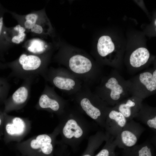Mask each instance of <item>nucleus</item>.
Wrapping results in <instances>:
<instances>
[{"mask_svg": "<svg viewBox=\"0 0 156 156\" xmlns=\"http://www.w3.org/2000/svg\"><path fill=\"white\" fill-rule=\"evenodd\" d=\"M59 120L57 126L61 138L60 140L76 151L82 141L88 138L92 129V125L83 117L73 112H66Z\"/></svg>", "mask_w": 156, "mask_h": 156, "instance_id": "f257e3e1", "label": "nucleus"}, {"mask_svg": "<svg viewBox=\"0 0 156 156\" xmlns=\"http://www.w3.org/2000/svg\"><path fill=\"white\" fill-rule=\"evenodd\" d=\"M59 134L57 126L51 133L40 134L16 143L15 149L25 156H54V151Z\"/></svg>", "mask_w": 156, "mask_h": 156, "instance_id": "f03ea898", "label": "nucleus"}, {"mask_svg": "<svg viewBox=\"0 0 156 156\" xmlns=\"http://www.w3.org/2000/svg\"><path fill=\"white\" fill-rule=\"evenodd\" d=\"M46 54L38 55L26 51L16 59L6 64L11 70L10 76L23 80L43 74L46 65Z\"/></svg>", "mask_w": 156, "mask_h": 156, "instance_id": "7ed1b4c3", "label": "nucleus"}, {"mask_svg": "<svg viewBox=\"0 0 156 156\" xmlns=\"http://www.w3.org/2000/svg\"><path fill=\"white\" fill-rule=\"evenodd\" d=\"M129 80H125L118 70L112 71L103 79L100 97L110 106L131 96Z\"/></svg>", "mask_w": 156, "mask_h": 156, "instance_id": "20e7f679", "label": "nucleus"}, {"mask_svg": "<svg viewBox=\"0 0 156 156\" xmlns=\"http://www.w3.org/2000/svg\"><path fill=\"white\" fill-rule=\"evenodd\" d=\"M12 17L27 32L34 35L49 34L51 30L49 22L43 10L33 11L27 14L21 15L8 10Z\"/></svg>", "mask_w": 156, "mask_h": 156, "instance_id": "39448f33", "label": "nucleus"}, {"mask_svg": "<svg viewBox=\"0 0 156 156\" xmlns=\"http://www.w3.org/2000/svg\"><path fill=\"white\" fill-rule=\"evenodd\" d=\"M131 96L143 99L155 93L156 69L145 70L129 80Z\"/></svg>", "mask_w": 156, "mask_h": 156, "instance_id": "423d86ee", "label": "nucleus"}, {"mask_svg": "<svg viewBox=\"0 0 156 156\" xmlns=\"http://www.w3.org/2000/svg\"><path fill=\"white\" fill-rule=\"evenodd\" d=\"M86 114L101 127L105 128L106 119L112 107L99 97L83 98L79 100Z\"/></svg>", "mask_w": 156, "mask_h": 156, "instance_id": "0eeeda50", "label": "nucleus"}, {"mask_svg": "<svg viewBox=\"0 0 156 156\" xmlns=\"http://www.w3.org/2000/svg\"><path fill=\"white\" fill-rule=\"evenodd\" d=\"M145 130L140 123L133 120L128 121L114 139L116 146L125 149L135 146Z\"/></svg>", "mask_w": 156, "mask_h": 156, "instance_id": "6e6552de", "label": "nucleus"}, {"mask_svg": "<svg viewBox=\"0 0 156 156\" xmlns=\"http://www.w3.org/2000/svg\"><path fill=\"white\" fill-rule=\"evenodd\" d=\"M35 79L31 77L23 80L21 86L8 100L6 108L7 111L20 110L26 105L30 97L31 86Z\"/></svg>", "mask_w": 156, "mask_h": 156, "instance_id": "1a4fd4ad", "label": "nucleus"}, {"mask_svg": "<svg viewBox=\"0 0 156 156\" xmlns=\"http://www.w3.org/2000/svg\"><path fill=\"white\" fill-rule=\"evenodd\" d=\"M8 118L9 120L5 125V130L9 141L21 142L30 131L31 121L27 118L19 117L10 116Z\"/></svg>", "mask_w": 156, "mask_h": 156, "instance_id": "9d476101", "label": "nucleus"}, {"mask_svg": "<svg viewBox=\"0 0 156 156\" xmlns=\"http://www.w3.org/2000/svg\"><path fill=\"white\" fill-rule=\"evenodd\" d=\"M40 96L35 106L38 110H44L56 114L59 119L66 113L63 106L60 101L54 96L50 90L47 88Z\"/></svg>", "mask_w": 156, "mask_h": 156, "instance_id": "9b49d317", "label": "nucleus"}, {"mask_svg": "<svg viewBox=\"0 0 156 156\" xmlns=\"http://www.w3.org/2000/svg\"><path fill=\"white\" fill-rule=\"evenodd\" d=\"M127 122L120 112L112 107L105 120V133L115 139Z\"/></svg>", "mask_w": 156, "mask_h": 156, "instance_id": "f8f14e48", "label": "nucleus"}, {"mask_svg": "<svg viewBox=\"0 0 156 156\" xmlns=\"http://www.w3.org/2000/svg\"><path fill=\"white\" fill-rule=\"evenodd\" d=\"M143 99L131 96L122 100L114 106L120 112L127 121L133 120L139 111Z\"/></svg>", "mask_w": 156, "mask_h": 156, "instance_id": "ddd939ff", "label": "nucleus"}, {"mask_svg": "<svg viewBox=\"0 0 156 156\" xmlns=\"http://www.w3.org/2000/svg\"><path fill=\"white\" fill-rule=\"evenodd\" d=\"M26 31L22 26L18 24L12 27L4 26L3 31V40L8 50L14 46L23 42L26 37Z\"/></svg>", "mask_w": 156, "mask_h": 156, "instance_id": "4468645a", "label": "nucleus"}, {"mask_svg": "<svg viewBox=\"0 0 156 156\" xmlns=\"http://www.w3.org/2000/svg\"><path fill=\"white\" fill-rule=\"evenodd\" d=\"M97 49L99 55L108 57V62L114 66L118 59L119 54L115 52V46L111 37L108 36H101L98 41Z\"/></svg>", "mask_w": 156, "mask_h": 156, "instance_id": "2eb2a0df", "label": "nucleus"}, {"mask_svg": "<svg viewBox=\"0 0 156 156\" xmlns=\"http://www.w3.org/2000/svg\"><path fill=\"white\" fill-rule=\"evenodd\" d=\"M134 118L156 132V108L143 103L140 110Z\"/></svg>", "mask_w": 156, "mask_h": 156, "instance_id": "dca6fc26", "label": "nucleus"}, {"mask_svg": "<svg viewBox=\"0 0 156 156\" xmlns=\"http://www.w3.org/2000/svg\"><path fill=\"white\" fill-rule=\"evenodd\" d=\"M150 54L148 50L145 48H139L131 54L129 59L131 69V73L138 71V70L145 65L150 58Z\"/></svg>", "mask_w": 156, "mask_h": 156, "instance_id": "f3484780", "label": "nucleus"}, {"mask_svg": "<svg viewBox=\"0 0 156 156\" xmlns=\"http://www.w3.org/2000/svg\"><path fill=\"white\" fill-rule=\"evenodd\" d=\"M121 156H155L154 146L147 140L139 144L123 149Z\"/></svg>", "mask_w": 156, "mask_h": 156, "instance_id": "a211bd4d", "label": "nucleus"}, {"mask_svg": "<svg viewBox=\"0 0 156 156\" xmlns=\"http://www.w3.org/2000/svg\"><path fill=\"white\" fill-rule=\"evenodd\" d=\"M69 67L74 73L82 74L90 71L92 67V64L90 60L86 57L77 55L70 58Z\"/></svg>", "mask_w": 156, "mask_h": 156, "instance_id": "6ab92c4d", "label": "nucleus"}, {"mask_svg": "<svg viewBox=\"0 0 156 156\" xmlns=\"http://www.w3.org/2000/svg\"><path fill=\"white\" fill-rule=\"evenodd\" d=\"M23 47L25 51L35 55H42L46 54L48 51L49 46L46 42L38 38H33L24 42Z\"/></svg>", "mask_w": 156, "mask_h": 156, "instance_id": "aec40b11", "label": "nucleus"}, {"mask_svg": "<svg viewBox=\"0 0 156 156\" xmlns=\"http://www.w3.org/2000/svg\"><path fill=\"white\" fill-rule=\"evenodd\" d=\"M109 136L105 132L101 131L89 136L88 138L86 148L81 156H94L95 151L104 141L106 140Z\"/></svg>", "mask_w": 156, "mask_h": 156, "instance_id": "412c9836", "label": "nucleus"}, {"mask_svg": "<svg viewBox=\"0 0 156 156\" xmlns=\"http://www.w3.org/2000/svg\"><path fill=\"white\" fill-rule=\"evenodd\" d=\"M48 77L53 85L60 89L69 90L73 89L75 85V81L70 78L55 75L51 73Z\"/></svg>", "mask_w": 156, "mask_h": 156, "instance_id": "4be33fe9", "label": "nucleus"}, {"mask_svg": "<svg viewBox=\"0 0 156 156\" xmlns=\"http://www.w3.org/2000/svg\"><path fill=\"white\" fill-rule=\"evenodd\" d=\"M114 139L109 135L102 149L95 156H116L115 150L117 146Z\"/></svg>", "mask_w": 156, "mask_h": 156, "instance_id": "5701e85b", "label": "nucleus"}, {"mask_svg": "<svg viewBox=\"0 0 156 156\" xmlns=\"http://www.w3.org/2000/svg\"><path fill=\"white\" fill-rule=\"evenodd\" d=\"M8 10L5 8L0 11V53L2 54L8 50L4 42L3 31L5 26L3 21V16L4 14L8 12Z\"/></svg>", "mask_w": 156, "mask_h": 156, "instance_id": "b1692460", "label": "nucleus"}, {"mask_svg": "<svg viewBox=\"0 0 156 156\" xmlns=\"http://www.w3.org/2000/svg\"><path fill=\"white\" fill-rule=\"evenodd\" d=\"M5 8L1 4V3H0V11L1 10H3Z\"/></svg>", "mask_w": 156, "mask_h": 156, "instance_id": "393cba45", "label": "nucleus"}, {"mask_svg": "<svg viewBox=\"0 0 156 156\" xmlns=\"http://www.w3.org/2000/svg\"><path fill=\"white\" fill-rule=\"evenodd\" d=\"M7 66L6 64V65H5L3 64H1L0 62V66Z\"/></svg>", "mask_w": 156, "mask_h": 156, "instance_id": "a878e982", "label": "nucleus"}, {"mask_svg": "<svg viewBox=\"0 0 156 156\" xmlns=\"http://www.w3.org/2000/svg\"><path fill=\"white\" fill-rule=\"evenodd\" d=\"M1 88L2 87H1V86H0V94H1V93L2 92V88Z\"/></svg>", "mask_w": 156, "mask_h": 156, "instance_id": "bb28decb", "label": "nucleus"}, {"mask_svg": "<svg viewBox=\"0 0 156 156\" xmlns=\"http://www.w3.org/2000/svg\"><path fill=\"white\" fill-rule=\"evenodd\" d=\"M1 123H2L1 119V118L0 117V126L1 125Z\"/></svg>", "mask_w": 156, "mask_h": 156, "instance_id": "cd10ccee", "label": "nucleus"}, {"mask_svg": "<svg viewBox=\"0 0 156 156\" xmlns=\"http://www.w3.org/2000/svg\"><path fill=\"white\" fill-rule=\"evenodd\" d=\"M17 156H25L20 154V155H18Z\"/></svg>", "mask_w": 156, "mask_h": 156, "instance_id": "c85d7f7f", "label": "nucleus"}, {"mask_svg": "<svg viewBox=\"0 0 156 156\" xmlns=\"http://www.w3.org/2000/svg\"><path fill=\"white\" fill-rule=\"evenodd\" d=\"M155 25H156V20H155Z\"/></svg>", "mask_w": 156, "mask_h": 156, "instance_id": "c756f323", "label": "nucleus"}]
</instances>
